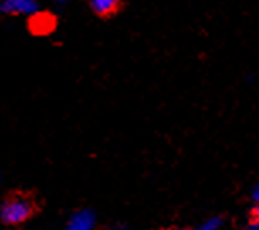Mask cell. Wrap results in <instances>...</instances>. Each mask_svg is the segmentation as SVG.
<instances>
[{"instance_id":"1","label":"cell","mask_w":259,"mask_h":230,"mask_svg":"<svg viewBox=\"0 0 259 230\" xmlns=\"http://www.w3.org/2000/svg\"><path fill=\"white\" fill-rule=\"evenodd\" d=\"M34 212L32 202L22 195H14L7 198L0 207V220L7 225H19L31 217Z\"/></svg>"},{"instance_id":"2","label":"cell","mask_w":259,"mask_h":230,"mask_svg":"<svg viewBox=\"0 0 259 230\" xmlns=\"http://www.w3.org/2000/svg\"><path fill=\"white\" fill-rule=\"evenodd\" d=\"M56 26H58V19L50 11L34 12L27 19V29L34 36H48V34L55 31Z\"/></svg>"},{"instance_id":"3","label":"cell","mask_w":259,"mask_h":230,"mask_svg":"<svg viewBox=\"0 0 259 230\" xmlns=\"http://www.w3.org/2000/svg\"><path fill=\"white\" fill-rule=\"evenodd\" d=\"M97 215L89 208L78 210L70 217L66 223V230H95Z\"/></svg>"},{"instance_id":"4","label":"cell","mask_w":259,"mask_h":230,"mask_svg":"<svg viewBox=\"0 0 259 230\" xmlns=\"http://www.w3.org/2000/svg\"><path fill=\"white\" fill-rule=\"evenodd\" d=\"M89 4L95 16L102 19L112 17L120 7V0H89Z\"/></svg>"},{"instance_id":"5","label":"cell","mask_w":259,"mask_h":230,"mask_svg":"<svg viewBox=\"0 0 259 230\" xmlns=\"http://www.w3.org/2000/svg\"><path fill=\"white\" fill-rule=\"evenodd\" d=\"M221 227H222L221 217H210L198 230H221Z\"/></svg>"},{"instance_id":"6","label":"cell","mask_w":259,"mask_h":230,"mask_svg":"<svg viewBox=\"0 0 259 230\" xmlns=\"http://www.w3.org/2000/svg\"><path fill=\"white\" fill-rule=\"evenodd\" d=\"M252 200L254 203H259V183L252 188Z\"/></svg>"},{"instance_id":"7","label":"cell","mask_w":259,"mask_h":230,"mask_svg":"<svg viewBox=\"0 0 259 230\" xmlns=\"http://www.w3.org/2000/svg\"><path fill=\"white\" fill-rule=\"evenodd\" d=\"M252 217H254V222H259V203H254Z\"/></svg>"},{"instance_id":"8","label":"cell","mask_w":259,"mask_h":230,"mask_svg":"<svg viewBox=\"0 0 259 230\" xmlns=\"http://www.w3.org/2000/svg\"><path fill=\"white\" fill-rule=\"evenodd\" d=\"M249 230H259V222H254L252 225H251V228Z\"/></svg>"},{"instance_id":"9","label":"cell","mask_w":259,"mask_h":230,"mask_svg":"<svg viewBox=\"0 0 259 230\" xmlns=\"http://www.w3.org/2000/svg\"><path fill=\"white\" fill-rule=\"evenodd\" d=\"M171 230H188V228H171Z\"/></svg>"}]
</instances>
